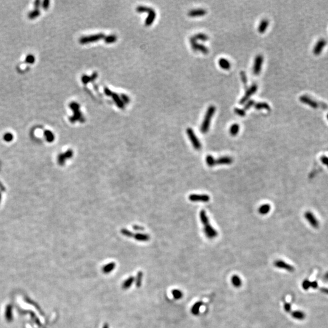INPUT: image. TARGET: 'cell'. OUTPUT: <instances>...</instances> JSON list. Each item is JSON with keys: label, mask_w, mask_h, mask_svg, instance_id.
<instances>
[{"label": "cell", "mask_w": 328, "mask_h": 328, "mask_svg": "<svg viewBox=\"0 0 328 328\" xmlns=\"http://www.w3.org/2000/svg\"><path fill=\"white\" fill-rule=\"evenodd\" d=\"M207 10L204 9H192L191 10L189 11L188 13V15L190 17L194 18V17H199V16H202L206 15Z\"/></svg>", "instance_id": "cell-14"}, {"label": "cell", "mask_w": 328, "mask_h": 328, "mask_svg": "<svg viewBox=\"0 0 328 328\" xmlns=\"http://www.w3.org/2000/svg\"><path fill=\"white\" fill-rule=\"evenodd\" d=\"M103 40L106 43L110 44V43H113L114 42H116L117 40V37L115 35H109L108 36H105Z\"/></svg>", "instance_id": "cell-33"}, {"label": "cell", "mask_w": 328, "mask_h": 328, "mask_svg": "<svg viewBox=\"0 0 328 328\" xmlns=\"http://www.w3.org/2000/svg\"><path fill=\"white\" fill-rule=\"evenodd\" d=\"M133 229L134 230H137V231H141V230H144V228L143 227H141V226L137 225H133Z\"/></svg>", "instance_id": "cell-50"}, {"label": "cell", "mask_w": 328, "mask_h": 328, "mask_svg": "<svg viewBox=\"0 0 328 328\" xmlns=\"http://www.w3.org/2000/svg\"><path fill=\"white\" fill-rule=\"evenodd\" d=\"M97 77H98V74H97V72H94V73L90 76V77H91V81H94L97 78Z\"/></svg>", "instance_id": "cell-52"}, {"label": "cell", "mask_w": 328, "mask_h": 328, "mask_svg": "<svg viewBox=\"0 0 328 328\" xmlns=\"http://www.w3.org/2000/svg\"><path fill=\"white\" fill-rule=\"evenodd\" d=\"M234 111H235V112L237 115H238V116H239L241 117H244L245 115V111L244 109L238 108H235Z\"/></svg>", "instance_id": "cell-40"}, {"label": "cell", "mask_w": 328, "mask_h": 328, "mask_svg": "<svg viewBox=\"0 0 328 328\" xmlns=\"http://www.w3.org/2000/svg\"><path fill=\"white\" fill-rule=\"evenodd\" d=\"M40 6H41V1H39V0H37V1H35V3H34L35 9H40Z\"/></svg>", "instance_id": "cell-53"}, {"label": "cell", "mask_w": 328, "mask_h": 328, "mask_svg": "<svg viewBox=\"0 0 328 328\" xmlns=\"http://www.w3.org/2000/svg\"><path fill=\"white\" fill-rule=\"evenodd\" d=\"M269 21L267 19H263L261 20L258 28V30L260 34H263L264 32H265V31L267 30V28L269 26Z\"/></svg>", "instance_id": "cell-18"}, {"label": "cell", "mask_w": 328, "mask_h": 328, "mask_svg": "<svg viewBox=\"0 0 328 328\" xmlns=\"http://www.w3.org/2000/svg\"><path fill=\"white\" fill-rule=\"evenodd\" d=\"M300 100L303 103H304L311 108L317 109L321 108L325 110H328V105L323 102H318L309 97L308 95H302L300 97Z\"/></svg>", "instance_id": "cell-4"}, {"label": "cell", "mask_w": 328, "mask_h": 328, "mask_svg": "<svg viewBox=\"0 0 328 328\" xmlns=\"http://www.w3.org/2000/svg\"><path fill=\"white\" fill-rule=\"evenodd\" d=\"M116 263L114 262H111L105 265L102 268V271L104 273L108 274L111 273L112 271H113L116 267Z\"/></svg>", "instance_id": "cell-21"}, {"label": "cell", "mask_w": 328, "mask_h": 328, "mask_svg": "<svg viewBox=\"0 0 328 328\" xmlns=\"http://www.w3.org/2000/svg\"><path fill=\"white\" fill-rule=\"evenodd\" d=\"M46 140L48 142H52L55 139V136L54 133L50 130H45L44 132Z\"/></svg>", "instance_id": "cell-25"}, {"label": "cell", "mask_w": 328, "mask_h": 328, "mask_svg": "<svg viewBox=\"0 0 328 328\" xmlns=\"http://www.w3.org/2000/svg\"><path fill=\"white\" fill-rule=\"evenodd\" d=\"M193 37L197 41L200 40V41H206L208 40V37L206 34H203V33H198V34H197L195 35H194Z\"/></svg>", "instance_id": "cell-34"}, {"label": "cell", "mask_w": 328, "mask_h": 328, "mask_svg": "<svg viewBox=\"0 0 328 328\" xmlns=\"http://www.w3.org/2000/svg\"><path fill=\"white\" fill-rule=\"evenodd\" d=\"M324 279L325 280H328V272H327V273L325 274V275H324Z\"/></svg>", "instance_id": "cell-56"}, {"label": "cell", "mask_w": 328, "mask_h": 328, "mask_svg": "<svg viewBox=\"0 0 328 328\" xmlns=\"http://www.w3.org/2000/svg\"><path fill=\"white\" fill-rule=\"evenodd\" d=\"M105 35L102 34V33H99V34H97L94 35H91L88 36H84L82 37L79 39V42L81 44H85L90 43L96 42L98 41H100L105 38Z\"/></svg>", "instance_id": "cell-5"}, {"label": "cell", "mask_w": 328, "mask_h": 328, "mask_svg": "<svg viewBox=\"0 0 328 328\" xmlns=\"http://www.w3.org/2000/svg\"><path fill=\"white\" fill-rule=\"evenodd\" d=\"M270 208L271 207L269 204H265L259 208L258 211L261 215H266L270 211Z\"/></svg>", "instance_id": "cell-24"}, {"label": "cell", "mask_w": 328, "mask_h": 328, "mask_svg": "<svg viewBox=\"0 0 328 328\" xmlns=\"http://www.w3.org/2000/svg\"><path fill=\"white\" fill-rule=\"evenodd\" d=\"M111 97L112 98L114 102H115V103L116 104V105L117 106V107L119 108H120V109H123L124 108L125 104L122 102L121 98H120V96H119L116 93L113 92L112 95H111Z\"/></svg>", "instance_id": "cell-17"}, {"label": "cell", "mask_w": 328, "mask_h": 328, "mask_svg": "<svg viewBox=\"0 0 328 328\" xmlns=\"http://www.w3.org/2000/svg\"><path fill=\"white\" fill-rule=\"evenodd\" d=\"M134 238L136 240L140 242H146L148 241L150 239V236L146 234V233H137L134 234Z\"/></svg>", "instance_id": "cell-20"}, {"label": "cell", "mask_w": 328, "mask_h": 328, "mask_svg": "<svg viewBox=\"0 0 328 328\" xmlns=\"http://www.w3.org/2000/svg\"><path fill=\"white\" fill-rule=\"evenodd\" d=\"M35 61V57L33 55H28L26 58V60L25 61L27 63H29V64H32L34 63Z\"/></svg>", "instance_id": "cell-41"}, {"label": "cell", "mask_w": 328, "mask_h": 328, "mask_svg": "<svg viewBox=\"0 0 328 328\" xmlns=\"http://www.w3.org/2000/svg\"><path fill=\"white\" fill-rule=\"evenodd\" d=\"M239 131V125L237 123L233 124L230 128V133L233 136L237 135Z\"/></svg>", "instance_id": "cell-30"}, {"label": "cell", "mask_w": 328, "mask_h": 328, "mask_svg": "<svg viewBox=\"0 0 328 328\" xmlns=\"http://www.w3.org/2000/svg\"><path fill=\"white\" fill-rule=\"evenodd\" d=\"M120 232L122 233V235H123V236H126V237H128V238H131V237H134V233L131 232V231H129V230L126 229V228H122L121 230H120Z\"/></svg>", "instance_id": "cell-38"}, {"label": "cell", "mask_w": 328, "mask_h": 328, "mask_svg": "<svg viewBox=\"0 0 328 328\" xmlns=\"http://www.w3.org/2000/svg\"><path fill=\"white\" fill-rule=\"evenodd\" d=\"M200 218L201 222L204 225V232L208 239H213L218 236V232L216 230L210 225L206 211L204 210L200 212Z\"/></svg>", "instance_id": "cell-1"}, {"label": "cell", "mask_w": 328, "mask_h": 328, "mask_svg": "<svg viewBox=\"0 0 328 328\" xmlns=\"http://www.w3.org/2000/svg\"><path fill=\"white\" fill-rule=\"evenodd\" d=\"M120 98H121V99H122V102H123L124 104H125V103L128 104V103H129V102H130L129 97L127 95H126V94H122L121 95H120Z\"/></svg>", "instance_id": "cell-44"}, {"label": "cell", "mask_w": 328, "mask_h": 328, "mask_svg": "<svg viewBox=\"0 0 328 328\" xmlns=\"http://www.w3.org/2000/svg\"><path fill=\"white\" fill-rule=\"evenodd\" d=\"M310 284L311 282H310L309 280H304L303 283V288L304 290H307L309 287H310Z\"/></svg>", "instance_id": "cell-46"}, {"label": "cell", "mask_w": 328, "mask_h": 328, "mask_svg": "<svg viewBox=\"0 0 328 328\" xmlns=\"http://www.w3.org/2000/svg\"><path fill=\"white\" fill-rule=\"evenodd\" d=\"M284 309H285L286 312H289L291 310L290 304L288 303H286L285 304H284Z\"/></svg>", "instance_id": "cell-51"}, {"label": "cell", "mask_w": 328, "mask_h": 328, "mask_svg": "<svg viewBox=\"0 0 328 328\" xmlns=\"http://www.w3.org/2000/svg\"><path fill=\"white\" fill-rule=\"evenodd\" d=\"M326 41L324 39H321L317 43V44H315V47H314V54L315 55H318L321 54V52H322L323 48L324 47V46L326 45Z\"/></svg>", "instance_id": "cell-13"}, {"label": "cell", "mask_w": 328, "mask_h": 328, "mask_svg": "<svg viewBox=\"0 0 328 328\" xmlns=\"http://www.w3.org/2000/svg\"><path fill=\"white\" fill-rule=\"evenodd\" d=\"M310 287H312L314 289H316L317 287H318V284H317V281H313L312 282L311 284H310Z\"/></svg>", "instance_id": "cell-54"}, {"label": "cell", "mask_w": 328, "mask_h": 328, "mask_svg": "<svg viewBox=\"0 0 328 328\" xmlns=\"http://www.w3.org/2000/svg\"><path fill=\"white\" fill-rule=\"evenodd\" d=\"M135 281V278L134 276H131L128 278H127L126 280L124 281V282L122 284V288L125 290L128 289L131 287V286L133 285Z\"/></svg>", "instance_id": "cell-22"}, {"label": "cell", "mask_w": 328, "mask_h": 328, "mask_svg": "<svg viewBox=\"0 0 328 328\" xmlns=\"http://www.w3.org/2000/svg\"><path fill=\"white\" fill-rule=\"evenodd\" d=\"M233 162V159L229 156L221 157L218 159H215L216 165H229Z\"/></svg>", "instance_id": "cell-16"}, {"label": "cell", "mask_w": 328, "mask_h": 328, "mask_svg": "<svg viewBox=\"0 0 328 328\" xmlns=\"http://www.w3.org/2000/svg\"><path fill=\"white\" fill-rule=\"evenodd\" d=\"M201 51L204 54H207L208 51H209L208 49L205 46H204L202 44H199V43H198V44H197L196 49V51Z\"/></svg>", "instance_id": "cell-35"}, {"label": "cell", "mask_w": 328, "mask_h": 328, "mask_svg": "<svg viewBox=\"0 0 328 328\" xmlns=\"http://www.w3.org/2000/svg\"><path fill=\"white\" fill-rule=\"evenodd\" d=\"M232 283L235 287H239L242 284L241 278L238 275H233L232 277Z\"/></svg>", "instance_id": "cell-26"}, {"label": "cell", "mask_w": 328, "mask_h": 328, "mask_svg": "<svg viewBox=\"0 0 328 328\" xmlns=\"http://www.w3.org/2000/svg\"><path fill=\"white\" fill-rule=\"evenodd\" d=\"M103 90H104V93H105V94L106 95H107V96H111V95H112V94L113 92H112L108 88L105 87L104 89H103Z\"/></svg>", "instance_id": "cell-49"}, {"label": "cell", "mask_w": 328, "mask_h": 328, "mask_svg": "<svg viewBox=\"0 0 328 328\" xmlns=\"http://www.w3.org/2000/svg\"><path fill=\"white\" fill-rule=\"evenodd\" d=\"M274 265L276 267H278L280 269H285L286 270H288L289 272H292L294 270V268L293 266H290V264L286 263V262H285L284 261H281V260H278V261H276L275 262H274Z\"/></svg>", "instance_id": "cell-12"}, {"label": "cell", "mask_w": 328, "mask_h": 328, "mask_svg": "<svg viewBox=\"0 0 328 328\" xmlns=\"http://www.w3.org/2000/svg\"><path fill=\"white\" fill-rule=\"evenodd\" d=\"M4 139L6 142H10L13 139V135L11 133H6L4 135Z\"/></svg>", "instance_id": "cell-47"}, {"label": "cell", "mask_w": 328, "mask_h": 328, "mask_svg": "<svg viewBox=\"0 0 328 328\" xmlns=\"http://www.w3.org/2000/svg\"><path fill=\"white\" fill-rule=\"evenodd\" d=\"M73 155H74V151L71 149L68 150L64 153L60 154L57 157V160H58V164L61 166L64 165L66 160L72 158Z\"/></svg>", "instance_id": "cell-8"}, {"label": "cell", "mask_w": 328, "mask_h": 328, "mask_svg": "<svg viewBox=\"0 0 328 328\" xmlns=\"http://www.w3.org/2000/svg\"><path fill=\"white\" fill-rule=\"evenodd\" d=\"M241 80L242 81L243 84L246 86L247 85V76H246V74L245 73V72L244 71H241Z\"/></svg>", "instance_id": "cell-43"}, {"label": "cell", "mask_w": 328, "mask_h": 328, "mask_svg": "<svg viewBox=\"0 0 328 328\" xmlns=\"http://www.w3.org/2000/svg\"><path fill=\"white\" fill-rule=\"evenodd\" d=\"M80 105L75 102H72L69 104V108L72 110L74 113L73 116L69 118L71 123H74L77 121H79L80 123H84L85 122V119L80 110Z\"/></svg>", "instance_id": "cell-3"}, {"label": "cell", "mask_w": 328, "mask_h": 328, "mask_svg": "<svg viewBox=\"0 0 328 328\" xmlns=\"http://www.w3.org/2000/svg\"><path fill=\"white\" fill-rule=\"evenodd\" d=\"M188 199L192 202H207L210 201V196L207 194H192L189 196Z\"/></svg>", "instance_id": "cell-10"}, {"label": "cell", "mask_w": 328, "mask_h": 328, "mask_svg": "<svg viewBox=\"0 0 328 328\" xmlns=\"http://www.w3.org/2000/svg\"><path fill=\"white\" fill-rule=\"evenodd\" d=\"M255 105V101L254 100H249L247 103H246L245 106H244V110H247V109H250L252 106H253Z\"/></svg>", "instance_id": "cell-45"}, {"label": "cell", "mask_w": 328, "mask_h": 328, "mask_svg": "<svg viewBox=\"0 0 328 328\" xmlns=\"http://www.w3.org/2000/svg\"><path fill=\"white\" fill-rule=\"evenodd\" d=\"M321 290L322 292L324 293H326V294H328V289H325V288H321Z\"/></svg>", "instance_id": "cell-55"}, {"label": "cell", "mask_w": 328, "mask_h": 328, "mask_svg": "<svg viewBox=\"0 0 328 328\" xmlns=\"http://www.w3.org/2000/svg\"><path fill=\"white\" fill-rule=\"evenodd\" d=\"M40 13L41 12L40 9H35L34 10H32L28 13V18L30 20L35 19L40 15Z\"/></svg>", "instance_id": "cell-31"}, {"label": "cell", "mask_w": 328, "mask_h": 328, "mask_svg": "<svg viewBox=\"0 0 328 328\" xmlns=\"http://www.w3.org/2000/svg\"><path fill=\"white\" fill-rule=\"evenodd\" d=\"M187 136L189 138V139L190 140L194 148L197 150H201V147H202V145H201V143L199 141V140L198 139V137H197L196 135L195 134L194 131L191 128H188L187 129Z\"/></svg>", "instance_id": "cell-6"}, {"label": "cell", "mask_w": 328, "mask_h": 328, "mask_svg": "<svg viewBox=\"0 0 328 328\" xmlns=\"http://www.w3.org/2000/svg\"><path fill=\"white\" fill-rule=\"evenodd\" d=\"M292 316L295 319L297 320H303L305 318V314L301 311L295 310L292 313Z\"/></svg>", "instance_id": "cell-29"}, {"label": "cell", "mask_w": 328, "mask_h": 328, "mask_svg": "<svg viewBox=\"0 0 328 328\" xmlns=\"http://www.w3.org/2000/svg\"><path fill=\"white\" fill-rule=\"evenodd\" d=\"M304 217L309 222L310 225L313 227L317 228L319 227V222L316 218L315 215L310 211H306L304 213Z\"/></svg>", "instance_id": "cell-11"}, {"label": "cell", "mask_w": 328, "mask_h": 328, "mask_svg": "<svg viewBox=\"0 0 328 328\" xmlns=\"http://www.w3.org/2000/svg\"><path fill=\"white\" fill-rule=\"evenodd\" d=\"M171 293L173 295V298L176 300H180L183 297V293L181 290L179 289H173L171 291Z\"/></svg>", "instance_id": "cell-32"}, {"label": "cell", "mask_w": 328, "mask_h": 328, "mask_svg": "<svg viewBox=\"0 0 328 328\" xmlns=\"http://www.w3.org/2000/svg\"><path fill=\"white\" fill-rule=\"evenodd\" d=\"M320 162L323 164V165H324L325 166H326L328 168V156H325V155H323L320 158Z\"/></svg>", "instance_id": "cell-42"}, {"label": "cell", "mask_w": 328, "mask_h": 328, "mask_svg": "<svg viewBox=\"0 0 328 328\" xmlns=\"http://www.w3.org/2000/svg\"><path fill=\"white\" fill-rule=\"evenodd\" d=\"M81 80L84 85H87L88 83H89L91 81V77L90 76H88L86 75H83L81 76Z\"/></svg>", "instance_id": "cell-39"}, {"label": "cell", "mask_w": 328, "mask_h": 328, "mask_svg": "<svg viewBox=\"0 0 328 328\" xmlns=\"http://www.w3.org/2000/svg\"><path fill=\"white\" fill-rule=\"evenodd\" d=\"M206 163L208 167H214L216 165L215 159L211 155H208L206 157Z\"/></svg>", "instance_id": "cell-36"}, {"label": "cell", "mask_w": 328, "mask_h": 328, "mask_svg": "<svg viewBox=\"0 0 328 328\" xmlns=\"http://www.w3.org/2000/svg\"><path fill=\"white\" fill-rule=\"evenodd\" d=\"M102 328H109V325H108V323H105V324H104V325H103V327H102Z\"/></svg>", "instance_id": "cell-57"}, {"label": "cell", "mask_w": 328, "mask_h": 328, "mask_svg": "<svg viewBox=\"0 0 328 328\" xmlns=\"http://www.w3.org/2000/svg\"><path fill=\"white\" fill-rule=\"evenodd\" d=\"M327 119H328V114H327Z\"/></svg>", "instance_id": "cell-58"}, {"label": "cell", "mask_w": 328, "mask_h": 328, "mask_svg": "<svg viewBox=\"0 0 328 328\" xmlns=\"http://www.w3.org/2000/svg\"><path fill=\"white\" fill-rule=\"evenodd\" d=\"M142 280H143V272L142 271H139L137 273L136 278L135 279L136 286L137 287L139 288L141 287L142 284Z\"/></svg>", "instance_id": "cell-27"}, {"label": "cell", "mask_w": 328, "mask_h": 328, "mask_svg": "<svg viewBox=\"0 0 328 328\" xmlns=\"http://www.w3.org/2000/svg\"><path fill=\"white\" fill-rule=\"evenodd\" d=\"M258 89V86L256 84H253L252 85L247 91H246V92L245 93L244 95L242 97L241 99L240 100V102H239V103L241 105H242L244 103H245V102H247V101H248V100L250 98V97L255 94V92L257 91Z\"/></svg>", "instance_id": "cell-7"}, {"label": "cell", "mask_w": 328, "mask_h": 328, "mask_svg": "<svg viewBox=\"0 0 328 328\" xmlns=\"http://www.w3.org/2000/svg\"><path fill=\"white\" fill-rule=\"evenodd\" d=\"M219 66L224 70H228L231 67V64L228 60L224 58H221L218 61Z\"/></svg>", "instance_id": "cell-19"}, {"label": "cell", "mask_w": 328, "mask_h": 328, "mask_svg": "<svg viewBox=\"0 0 328 328\" xmlns=\"http://www.w3.org/2000/svg\"><path fill=\"white\" fill-rule=\"evenodd\" d=\"M263 60H264L263 57H262L261 55H258L256 57L255 59L253 68V72L255 75H258L259 74L260 71L261 70L262 63H263Z\"/></svg>", "instance_id": "cell-9"}, {"label": "cell", "mask_w": 328, "mask_h": 328, "mask_svg": "<svg viewBox=\"0 0 328 328\" xmlns=\"http://www.w3.org/2000/svg\"><path fill=\"white\" fill-rule=\"evenodd\" d=\"M215 111H216V107L215 106L210 105L208 108L201 127V131L202 133L205 134L208 132V131L210 128L211 120L212 119L213 115H214L215 113Z\"/></svg>", "instance_id": "cell-2"}, {"label": "cell", "mask_w": 328, "mask_h": 328, "mask_svg": "<svg viewBox=\"0 0 328 328\" xmlns=\"http://www.w3.org/2000/svg\"><path fill=\"white\" fill-rule=\"evenodd\" d=\"M202 304L203 303H202V301L196 302L191 307V313L194 315H198L199 313V309H200L201 307L202 306Z\"/></svg>", "instance_id": "cell-23"}, {"label": "cell", "mask_w": 328, "mask_h": 328, "mask_svg": "<svg viewBox=\"0 0 328 328\" xmlns=\"http://www.w3.org/2000/svg\"><path fill=\"white\" fill-rule=\"evenodd\" d=\"M151 9L152 8H150L149 7L144 6H139L136 8V11L138 13H143V12L148 13Z\"/></svg>", "instance_id": "cell-37"}, {"label": "cell", "mask_w": 328, "mask_h": 328, "mask_svg": "<svg viewBox=\"0 0 328 328\" xmlns=\"http://www.w3.org/2000/svg\"><path fill=\"white\" fill-rule=\"evenodd\" d=\"M49 4H50V1H49V0H45V1H43L42 3V7L44 9L46 10L49 8Z\"/></svg>", "instance_id": "cell-48"}, {"label": "cell", "mask_w": 328, "mask_h": 328, "mask_svg": "<svg viewBox=\"0 0 328 328\" xmlns=\"http://www.w3.org/2000/svg\"><path fill=\"white\" fill-rule=\"evenodd\" d=\"M255 107L256 109H259V110L264 109L269 111L270 109V107L269 105L266 102H258L255 105Z\"/></svg>", "instance_id": "cell-28"}, {"label": "cell", "mask_w": 328, "mask_h": 328, "mask_svg": "<svg viewBox=\"0 0 328 328\" xmlns=\"http://www.w3.org/2000/svg\"><path fill=\"white\" fill-rule=\"evenodd\" d=\"M148 13V15L145 20V24L146 26H150L154 23L156 18V12L153 9H152Z\"/></svg>", "instance_id": "cell-15"}]
</instances>
